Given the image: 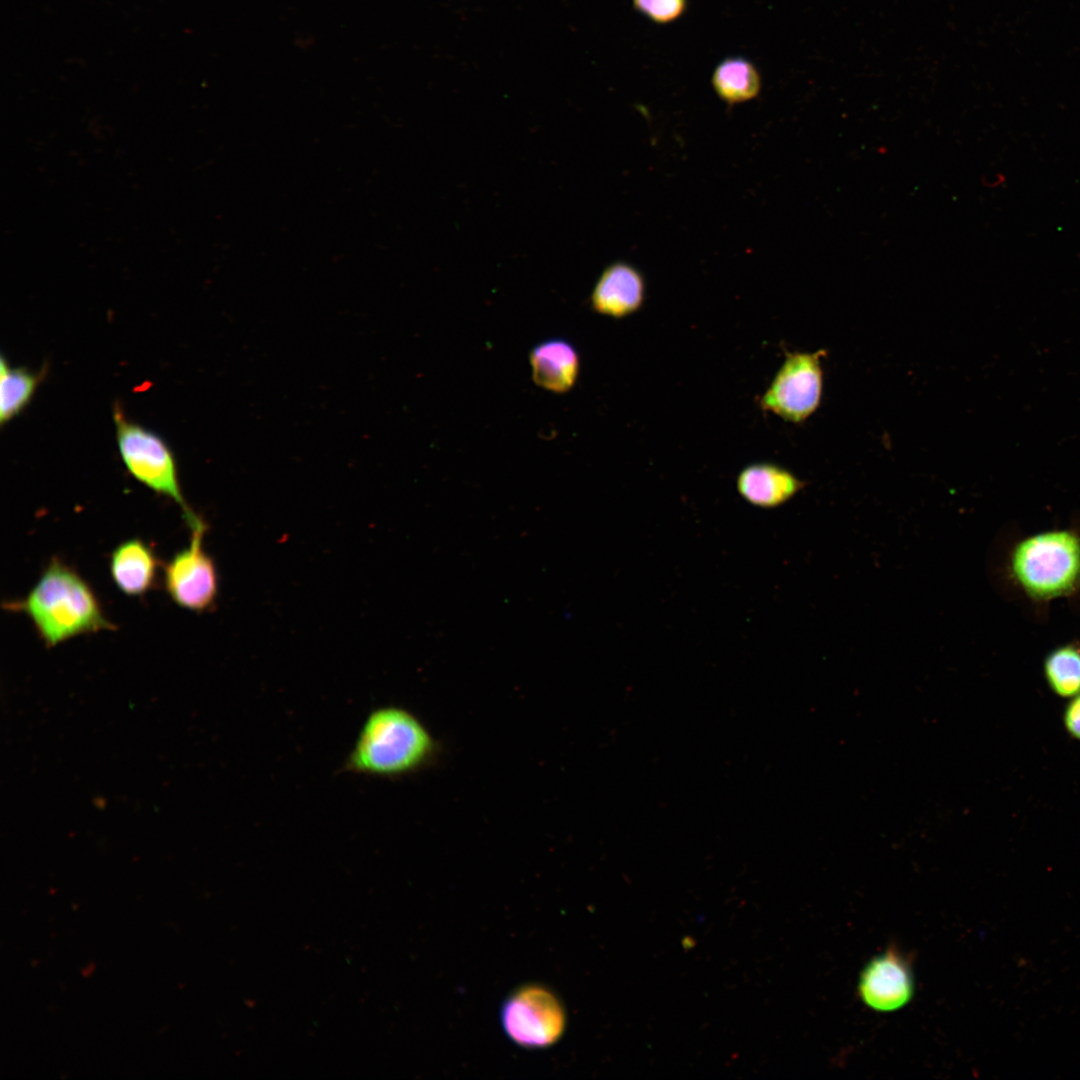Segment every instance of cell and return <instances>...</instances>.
<instances>
[{
  "label": "cell",
  "instance_id": "8fae6325",
  "mask_svg": "<svg viewBox=\"0 0 1080 1080\" xmlns=\"http://www.w3.org/2000/svg\"><path fill=\"white\" fill-rule=\"evenodd\" d=\"M160 561L152 546L140 538L119 543L109 561L111 578L125 595L140 597L157 583Z\"/></svg>",
  "mask_w": 1080,
  "mask_h": 1080
},
{
  "label": "cell",
  "instance_id": "2e32d148",
  "mask_svg": "<svg viewBox=\"0 0 1080 1080\" xmlns=\"http://www.w3.org/2000/svg\"><path fill=\"white\" fill-rule=\"evenodd\" d=\"M635 11L659 25L675 22L687 10L688 0H632Z\"/></svg>",
  "mask_w": 1080,
  "mask_h": 1080
},
{
  "label": "cell",
  "instance_id": "7a4b0ae2",
  "mask_svg": "<svg viewBox=\"0 0 1080 1080\" xmlns=\"http://www.w3.org/2000/svg\"><path fill=\"white\" fill-rule=\"evenodd\" d=\"M435 751L430 731L413 712L400 705H379L363 720L341 771L398 779L423 769Z\"/></svg>",
  "mask_w": 1080,
  "mask_h": 1080
},
{
  "label": "cell",
  "instance_id": "9c48e42d",
  "mask_svg": "<svg viewBox=\"0 0 1080 1080\" xmlns=\"http://www.w3.org/2000/svg\"><path fill=\"white\" fill-rule=\"evenodd\" d=\"M646 298V282L641 271L626 261H615L600 274L590 297L594 312L622 319L638 312Z\"/></svg>",
  "mask_w": 1080,
  "mask_h": 1080
},
{
  "label": "cell",
  "instance_id": "277c9868",
  "mask_svg": "<svg viewBox=\"0 0 1080 1080\" xmlns=\"http://www.w3.org/2000/svg\"><path fill=\"white\" fill-rule=\"evenodd\" d=\"M113 419L118 450L128 472L147 488L174 501L190 529L205 523L185 500L174 454L164 439L126 418L118 406L114 407Z\"/></svg>",
  "mask_w": 1080,
  "mask_h": 1080
},
{
  "label": "cell",
  "instance_id": "e0dca14e",
  "mask_svg": "<svg viewBox=\"0 0 1080 1080\" xmlns=\"http://www.w3.org/2000/svg\"><path fill=\"white\" fill-rule=\"evenodd\" d=\"M1063 722L1068 734L1080 740V693L1072 697L1065 707Z\"/></svg>",
  "mask_w": 1080,
  "mask_h": 1080
},
{
  "label": "cell",
  "instance_id": "8992f818",
  "mask_svg": "<svg viewBox=\"0 0 1080 1080\" xmlns=\"http://www.w3.org/2000/svg\"><path fill=\"white\" fill-rule=\"evenodd\" d=\"M826 354L825 349L811 353L786 352L784 361L760 396V408L793 424L806 421L821 403V360Z\"/></svg>",
  "mask_w": 1080,
  "mask_h": 1080
},
{
  "label": "cell",
  "instance_id": "ba28073f",
  "mask_svg": "<svg viewBox=\"0 0 1080 1080\" xmlns=\"http://www.w3.org/2000/svg\"><path fill=\"white\" fill-rule=\"evenodd\" d=\"M859 993L864 1003L877 1011H894L905 1006L913 994L908 960L896 948L874 958L861 975Z\"/></svg>",
  "mask_w": 1080,
  "mask_h": 1080
},
{
  "label": "cell",
  "instance_id": "9a60e30c",
  "mask_svg": "<svg viewBox=\"0 0 1080 1080\" xmlns=\"http://www.w3.org/2000/svg\"><path fill=\"white\" fill-rule=\"evenodd\" d=\"M1044 675L1050 689L1060 697L1080 693V649L1072 645L1053 650L1044 661Z\"/></svg>",
  "mask_w": 1080,
  "mask_h": 1080
},
{
  "label": "cell",
  "instance_id": "4fadbf2b",
  "mask_svg": "<svg viewBox=\"0 0 1080 1080\" xmlns=\"http://www.w3.org/2000/svg\"><path fill=\"white\" fill-rule=\"evenodd\" d=\"M711 84L720 100L733 106L758 97L762 78L753 62L745 57L733 56L717 64L712 73Z\"/></svg>",
  "mask_w": 1080,
  "mask_h": 1080
},
{
  "label": "cell",
  "instance_id": "7c38bea8",
  "mask_svg": "<svg viewBox=\"0 0 1080 1080\" xmlns=\"http://www.w3.org/2000/svg\"><path fill=\"white\" fill-rule=\"evenodd\" d=\"M529 362L534 383L553 393H566L577 382L580 358L575 347L560 338L545 340L530 351Z\"/></svg>",
  "mask_w": 1080,
  "mask_h": 1080
},
{
  "label": "cell",
  "instance_id": "6da1fadb",
  "mask_svg": "<svg viewBox=\"0 0 1080 1080\" xmlns=\"http://www.w3.org/2000/svg\"><path fill=\"white\" fill-rule=\"evenodd\" d=\"M4 607L26 615L47 648L80 635L116 629L90 584L57 557L23 598Z\"/></svg>",
  "mask_w": 1080,
  "mask_h": 1080
},
{
  "label": "cell",
  "instance_id": "5bb4252c",
  "mask_svg": "<svg viewBox=\"0 0 1080 1080\" xmlns=\"http://www.w3.org/2000/svg\"><path fill=\"white\" fill-rule=\"evenodd\" d=\"M0 374V424L3 426L29 404L45 373L12 366L2 355Z\"/></svg>",
  "mask_w": 1080,
  "mask_h": 1080
},
{
  "label": "cell",
  "instance_id": "5b68a950",
  "mask_svg": "<svg viewBox=\"0 0 1080 1080\" xmlns=\"http://www.w3.org/2000/svg\"><path fill=\"white\" fill-rule=\"evenodd\" d=\"M500 1022L505 1035L515 1045L530 1050L546 1049L565 1033L567 1013L552 990L540 984H527L504 1000Z\"/></svg>",
  "mask_w": 1080,
  "mask_h": 1080
},
{
  "label": "cell",
  "instance_id": "30bf717a",
  "mask_svg": "<svg viewBox=\"0 0 1080 1080\" xmlns=\"http://www.w3.org/2000/svg\"><path fill=\"white\" fill-rule=\"evenodd\" d=\"M805 485L793 472L771 462L749 464L736 478L739 495L750 505L761 509H774L784 505Z\"/></svg>",
  "mask_w": 1080,
  "mask_h": 1080
},
{
  "label": "cell",
  "instance_id": "3957f363",
  "mask_svg": "<svg viewBox=\"0 0 1080 1080\" xmlns=\"http://www.w3.org/2000/svg\"><path fill=\"white\" fill-rule=\"evenodd\" d=\"M1011 571L1034 598L1065 595L1080 583V539L1062 530L1028 537L1014 548Z\"/></svg>",
  "mask_w": 1080,
  "mask_h": 1080
},
{
  "label": "cell",
  "instance_id": "52a82bcc",
  "mask_svg": "<svg viewBox=\"0 0 1080 1080\" xmlns=\"http://www.w3.org/2000/svg\"><path fill=\"white\" fill-rule=\"evenodd\" d=\"M206 529L205 523L190 529L189 544L163 566V584L170 599L197 613L212 608L218 594L217 569L203 547Z\"/></svg>",
  "mask_w": 1080,
  "mask_h": 1080
}]
</instances>
